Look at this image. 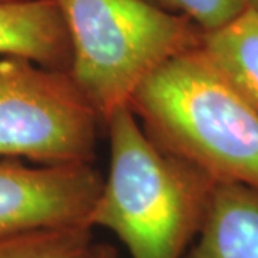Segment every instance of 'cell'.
Listing matches in <instances>:
<instances>
[{
	"mask_svg": "<svg viewBox=\"0 0 258 258\" xmlns=\"http://www.w3.org/2000/svg\"><path fill=\"white\" fill-rule=\"evenodd\" d=\"M105 126L109 171L88 224L113 232L131 258H181L203 228L217 182L159 147L129 105Z\"/></svg>",
	"mask_w": 258,
	"mask_h": 258,
	"instance_id": "6da1fadb",
	"label": "cell"
},
{
	"mask_svg": "<svg viewBox=\"0 0 258 258\" xmlns=\"http://www.w3.org/2000/svg\"><path fill=\"white\" fill-rule=\"evenodd\" d=\"M129 106L159 147L215 182L258 188V111L201 45L162 64Z\"/></svg>",
	"mask_w": 258,
	"mask_h": 258,
	"instance_id": "7a4b0ae2",
	"label": "cell"
},
{
	"mask_svg": "<svg viewBox=\"0 0 258 258\" xmlns=\"http://www.w3.org/2000/svg\"><path fill=\"white\" fill-rule=\"evenodd\" d=\"M55 2L71 37V75L103 123L162 64L203 42L191 20L147 0Z\"/></svg>",
	"mask_w": 258,
	"mask_h": 258,
	"instance_id": "3957f363",
	"label": "cell"
},
{
	"mask_svg": "<svg viewBox=\"0 0 258 258\" xmlns=\"http://www.w3.org/2000/svg\"><path fill=\"white\" fill-rule=\"evenodd\" d=\"M101 125L71 72L0 56V158L92 164Z\"/></svg>",
	"mask_w": 258,
	"mask_h": 258,
	"instance_id": "277c9868",
	"label": "cell"
},
{
	"mask_svg": "<svg viewBox=\"0 0 258 258\" xmlns=\"http://www.w3.org/2000/svg\"><path fill=\"white\" fill-rule=\"evenodd\" d=\"M103 178L92 164L0 162V238L22 231L88 224ZM89 225V224H88Z\"/></svg>",
	"mask_w": 258,
	"mask_h": 258,
	"instance_id": "5b68a950",
	"label": "cell"
},
{
	"mask_svg": "<svg viewBox=\"0 0 258 258\" xmlns=\"http://www.w3.org/2000/svg\"><path fill=\"white\" fill-rule=\"evenodd\" d=\"M0 56L71 72V37L55 0L0 2Z\"/></svg>",
	"mask_w": 258,
	"mask_h": 258,
	"instance_id": "8992f818",
	"label": "cell"
},
{
	"mask_svg": "<svg viewBox=\"0 0 258 258\" xmlns=\"http://www.w3.org/2000/svg\"><path fill=\"white\" fill-rule=\"evenodd\" d=\"M188 258H258V188L217 182Z\"/></svg>",
	"mask_w": 258,
	"mask_h": 258,
	"instance_id": "52a82bcc",
	"label": "cell"
},
{
	"mask_svg": "<svg viewBox=\"0 0 258 258\" xmlns=\"http://www.w3.org/2000/svg\"><path fill=\"white\" fill-rule=\"evenodd\" d=\"M201 47L258 111V10L248 6L225 26L204 33Z\"/></svg>",
	"mask_w": 258,
	"mask_h": 258,
	"instance_id": "ba28073f",
	"label": "cell"
},
{
	"mask_svg": "<svg viewBox=\"0 0 258 258\" xmlns=\"http://www.w3.org/2000/svg\"><path fill=\"white\" fill-rule=\"evenodd\" d=\"M92 227L75 224L22 231L0 238V258H89Z\"/></svg>",
	"mask_w": 258,
	"mask_h": 258,
	"instance_id": "9c48e42d",
	"label": "cell"
},
{
	"mask_svg": "<svg viewBox=\"0 0 258 258\" xmlns=\"http://www.w3.org/2000/svg\"><path fill=\"white\" fill-rule=\"evenodd\" d=\"M159 9L184 16L204 33L225 26L249 6V0H147Z\"/></svg>",
	"mask_w": 258,
	"mask_h": 258,
	"instance_id": "30bf717a",
	"label": "cell"
},
{
	"mask_svg": "<svg viewBox=\"0 0 258 258\" xmlns=\"http://www.w3.org/2000/svg\"><path fill=\"white\" fill-rule=\"evenodd\" d=\"M89 258H120V255L109 244H93Z\"/></svg>",
	"mask_w": 258,
	"mask_h": 258,
	"instance_id": "8fae6325",
	"label": "cell"
},
{
	"mask_svg": "<svg viewBox=\"0 0 258 258\" xmlns=\"http://www.w3.org/2000/svg\"><path fill=\"white\" fill-rule=\"evenodd\" d=\"M249 6L254 8L255 10H258V0H249Z\"/></svg>",
	"mask_w": 258,
	"mask_h": 258,
	"instance_id": "7c38bea8",
	"label": "cell"
},
{
	"mask_svg": "<svg viewBox=\"0 0 258 258\" xmlns=\"http://www.w3.org/2000/svg\"><path fill=\"white\" fill-rule=\"evenodd\" d=\"M0 2H13V0H0Z\"/></svg>",
	"mask_w": 258,
	"mask_h": 258,
	"instance_id": "4fadbf2b",
	"label": "cell"
}]
</instances>
